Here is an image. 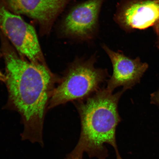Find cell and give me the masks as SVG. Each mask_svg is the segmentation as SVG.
<instances>
[{
    "mask_svg": "<svg viewBox=\"0 0 159 159\" xmlns=\"http://www.w3.org/2000/svg\"><path fill=\"white\" fill-rule=\"evenodd\" d=\"M1 57V55L0 53V57ZM5 74H3L0 70V80L4 82L5 80Z\"/></svg>",
    "mask_w": 159,
    "mask_h": 159,
    "instance_id": "obj_11",
    "label": "cell"
},
{
    "mask_svg": "<svg viewBox=\"0 0 159 159\" xmlns=\"http://www.w3.org/2000/svg\"><path fill=\"white\" fill-rule=\"evenodd\" d=\"M0 31L20 55L35 65L48 66L34 28L10 11L3 0H0Z\"/></svg>",
    "mask_w": 159,
    "mask_h": 159,
    "instance_id": "obj_5",
    "label": "cell"
},
{
    "mask_svg": "<svg viewBox=\"0 0 159 159\" xmlns=\"http://www.w3.org/2000/svg\"><path fill=\"white\" fill-rule=\"evenodd\" d=\"M10 11L32 19L38 26L39 34H50L57 20L72 0H3Z\"/></svg>",
    "mask_w": 159,
    "mask_h": 159,
    "instance_id": "obj_6",
    "label": "cell"
},
{
    "mask_svg": "<svg viewBox=\"0 0 159 159\" xmlns=\"http://www.w3.org/2000/svg\"><path fill=\"white\" fill-rule=\"evenodd\" d=\"M159 19V0H120L113 17L122 30L130 33L155 25Z\"/></svg>",
    "mask_w": 159,
    "mask_h": 159,
    "instance_id": "obj_7",
    "label": "cell"
},
{
    "mask_svg": "<svg viewBox=\"0 0 159 159\" xmlns=\"http://www.w3.org/2000/svg\"><path fill=\"white\" fill-rule=\"evenodd\" d=\"M151 102L159 107V89L151 95Z\"/></svg>",
    "mask_w": 159,
    "mask_h": 159,
    "instance_id": "obj_9",
    "label": "cell"
},
{
    "mask_svg": "<svg viewBox=\"0 0 159 159\" xmlns=\"http://www.w3.org/2000/svg\"><path fill=\"white\" fill-rule=\"evenodd\" d=\"M125 91L115 94L107 88L100 89L82 100L74 102L80 117L81 130L74 150L67 156L68 159H83L86 153L91 158L106 159L108 152L105 144L114 148L116 159H122L119 154L116 139L117 126L121 119L118 102Z\"/></svg>",
    "mask_w": 159,
    "mask_h": 159,
    "instance_id": "obj_2",
    "label": "cell"
},
{
    "mask_svg": "<svg viewBox=\"0 0 159 159\" xmlns=\"http://www.w3.org/2000/svg\"><path fill=\"white\" fill-rule=\"evenodd\" d=\"M106 0H85L69 5L58 23L61 39L74 43H91L98 36L99 17Z\"/></svg>",
    "mask_w": 159,
    "mask_h": 159,
    "instance_id": "obj_4",
    "label": "cell"
},
{
    "mask_svg": "<svg viewBox=\"0 0 159 159\" xmlns=\"http://www.w3.org/2000/svg\"><path fill=\"white\" fill-rule=\"evenodd\" d=\"M155 29L158 37V43L159 46V19L155 25Z\"/></svg>",
    "mask_w": 159,
    "mask_h": 159,
    "instance_id": "obj_10",
    "label": "cell"
},
{
    "mask_svg": "<svg viewBox=\"0 0 159 159\" xmlns=\"http://www.w3.org/2000/svg\"><path fill=\"white\" fill-rule=\"evenodd\" d=\"M0 53L5 63L7 107L20 115L23 140L43 144V123L56 84L61 78L48 66L35 65L20 55L0 31Z\"/></svg>",
    "mask_w": 159,
    "mask_h": 159,
    "instance_id": "obj_1",
    "label": "cell"
},
{
    "mask_svg": "<svg viewBox=\"0 0 159 159\" xmlns=\"http://www.w3.org/2000/svg\"><path fill=\"white\" fill-rule=\"evenodd\" d=\"M97 61L95 53L88 58L76 57L70 63L53 91L48 109L84 99L100 89L109 75L106 69L95 66Z\"/></svg>",
    "mask_w": 159,
    "mask_h": 159,
    "instance_id": "obj_3",
    "label": "cell"
},
{
    "mask_svg": "<svg viewBox=\"0 0 159 159\" xmlns=\"http://www.w3.org/2000/svg\"><path fill=\"white\" fill-rule=\"evenodd\" d=\"M65 159H68L66 158Z\"/></svg>",
    "mask_w": 159,
    "mask_h": 159,
    "instance_id": "obj_12",
    "label": "cell"
},
{
    "mask_svg": "<svg viewBox=\"0 0 159 159\" xmlns=\"http://www.w3.org/2000/svg\"><path fill=\"white\" fill-rule=\"evenodd\" d=\"M101 47L112 66V75L108 81L106 87L108 91L113 93L117 87L122 86L126 91L139 82L148 68L147 63L142 62L139 57L132 59L122 51H115L104 43L101 44Z\"/></svg>",
    "mask_w": 159,
    "mask_h": 159,
    "instance_id": "obj_8",
    "label": "cell"
}]
</instances>
